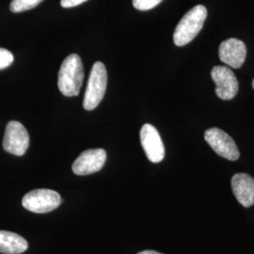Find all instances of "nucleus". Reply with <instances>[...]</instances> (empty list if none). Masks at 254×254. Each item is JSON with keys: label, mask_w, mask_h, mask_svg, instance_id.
<instances>
[{"label": "nucleus", "mask_w": 254, "mask_h": 254, "mask_svg": "<svg viewBox=\"0 0 254 254\" xmlns=\"http://www.w3.org/2000/svg\"><path fill=\"white\" fill-rule=\"evenodd\" d=\"M204 139L219 156L231 161H236L240 153L235 140L223 130L214 127L205 131Z\"/></svg>", "instance_id": "nucleus-5"}, {"label": "nucleus", "mask_w": 254, "mask_h": 254, "mask_svg": "<svg viewBox=\"0 0 254 254\" xmlns=\"http://www.w3.org/2000/svg\"><path fill=\"white\" fill-rule=\"evenodd\" d=\"M108 84V73L103 63L97 62L91 68L89 82L83 101V107L86 110L96 109L103 100Z\"/></svg>", "instance_id": "nucleus-3"}, {"label": "nucleus", "mask_w": 254, "mask_h": 254, "mask_svg": "<svg viewBox=\"0 0 254 254\" xmlns=\"http://www.w3.org/2000/svg\"><path fill=\"white\" fill-rule=\"evenodd\" d=\"M211 76L216 84V94L222 100L235 98L239 89L234 72L226 66H216L212 69Z\"/></svg>", "instance_id": "nucleus-7"}, {"label": "nucleus", "mask_w": 254, "mask_h": 254, "mask_svg": "<svg viewBox=\"0 0 254 254\" xmlns=\"http://www.w3.org/2000/svg\"><path fill=\"white\" fill-rule=\"evenodd\" d=\"M253 88H254V81H253Z\"/></svg>", "instance_id": "nucleus-18"}, {"label": "nucleus", "mask_w": 254, "mask_h": 254, "mask_svg": "<svg viewBox=\"0 0 254 254\" xmlns=\"http://www.w3.org/2000/svg\"><path fill=\"white\" fill-rule=\"evenodd\" d=\"M62 203V198L58 192L51 190H35L27 193L22 204L24 208L37 214H45L58 208Z\"/></svg>", "instance_id": "nucleus-4"}, {"label": "nucleus", "mask_w": 254, "mask_h": 254, "mask_svg": "<svg viewBox=\"0 0 254 254\" xmlns=\"http://www.w3.org/2000/svg\"><path fill=\"white\" fill-rule=\"evenodd\" d=\"M44 0H12L9 5V9L12 12H23L35 8Z\"/></svg>", "instance_id": "nucleus-13"}, {"label": "nucleus", "mask_w": 254, "mask_h": 254, "mask_svg": "<svg viewBox=\"0 0 254 254\" xmlns=\"http://www.w3.org/2000/svg\"><path fill=\"white\" fill-rule=\"evenodd\" d=\"M140 142L148 159L153 163H159L164 159L165 148L157 129L146 124L140 130Z\"/></svg>", "instance_id": "nucleus-8"}, {"label": "nucleus", "mask_w": 254, "mask_h": 254, "mask_svg": "<svg viewBox=\"0 0 254 254\" xmlns=\"http://www.w3.org/2000/svg\"><path fill=\"white\" fill-rule=\"evenodd\" d=\"M84 79V68L81 59L78 55L68 56L61 66L59 72L58 86L61 92L72 97L78 95Z\"/></svg>", "instance_id": "nucleus-1"}, {"label": "nucleus", "mask_w": 254, "mask_h": 254, "mask_svg": "<svg viewBox=\"0 0 254 254\" xmlns=\"http://www.w3.org/2000/svg\"><path fill=\"white\" fill-rule=\"evenodd\" d=\"M232 190L237 201L244 207L254 204V179L247 173H236L231 181Z\"/></svg>", "instance_id": "nucleus-11"}, {"label": "nucleus", "mask_w": 254, "mask_h": 254, "mask_svg": "<svg viewBox=\"0 0 254 254\" xmlns=\"http://www.w3.org/2000/svg\"><path fill=\"white\" fill-rule=\"evenodd\" d=\"M218 56L223 64L237 69L245 63L247 47L242 41L236 38H231L221 43Z\"/></svg>", "instance_id": "nucleus-10"}, {"label": "nucleus", "mask_w": 254, "mask_h": 254, "mask_svg": "<svg viewBox=\"0 0 254 254\" xmlns=\"http://www.w3.org/2000/svg\"><path fill=\"white\" fill-rule=\"evenodd\" d=\"M87 0H62L61 5L64 8H73L86 2Z\"/></svg>", "instance_id": "nucleus-16"}, {"label": "nucleus", "mask_w": 254, "mask_h": 254, "mask_svg": "<svg viewBox=\"0 0 254 254\" xmlns=\"http://www.w3.org/2000/svg\"><path fill=\"white\" fill-rule=\"evenodd\" d=\"M29 146V136L25 127L16 121H11L6 127L3 139L4 150L17 156L27 152Z\"/></svg>", "instance_id": "nucleus-6"}, {"label": "nucleus", "mask_w": 254, "mask_h": 254, "mask_svg": "<svg viewBox=\"0 0 254 254\" xmlns=\"http://www.w3.org/2000/svg\"><path fill=\"white\" fill-rule=\"evenodd\" d=\"M206 17L207 9L202 5H198L189 10L174 30L173 42L175 46H184L190 44L199 34Z\"/></svg>", "instance_id": "nucleus-2"}, {"label": "nucleus", "mask_w": 254, "mask_h": 254, "mask_svg": "<svg viewBox=\"0 0 254 254\" xmlns=\"http://www.w3.org/2000/svg\"><path fill=\"white\" fill-rule=\"evenodd\" d=\"M160 254V253H157V252H155V251H144V252H140V253H138V254Z\"/></svg>", "instance_id": "nucleus-17"}, {"label": "nucleus", "mask_w": 254, "mask_h": 254, "mask_svg": "<svg viewBox=\"0 0 254 254\" xmlns=\"http://www.w3.org/2000/svg\"><path fill=\"white\" fill-rule=\"evenodd\" d=\"M163 0H133V6L138 10H149L154 9Z\"/></svg>", "instance_id": "nucleus-14"}, {"label": "nucleus", "mask_w": 254, "mask_h": 254, "mask_svg": "<svg viewBox=\"0 0 254 254\" xmlns=\"http://www.w3.org/2000/svg\"><path fill=\"white\" fill-rule=\"evenodd\" d=\"M107 153L104 149H90L83 152L73 164V172L76 175H89L97 173L106 163Z\"/></svg>", "instance_id": "nucleus-9"}, {"label": "nucleus", "mask_w": 254, "mask_h": 254, "mask_svg": "<svg viewBox=\"0 0 254 254\" xmlns=\"http://www.w3.org/2000/svg\"><path fill=\"white\" fill-rule=\"evenodd\" d=\"M13 55L5 48H0V70L6 69L13 63Z\"/></svg>", "instance_id": "nucleus-15"}, {"label": "nucleus", "mask_w": 254, "mask_h": 254, "mask_svg": "<svg viewBox=\"0 0 254 254\" xmlns=\"http://www.w3.org/2000/svg\"><path fill=\"white\" fill-rule=\"evenodd\" d=\"M27 248V240L23 236L12 232L0 231V254H23Z\"/></svg>", "instance_id": "nucleus-12"}]
</instances>
